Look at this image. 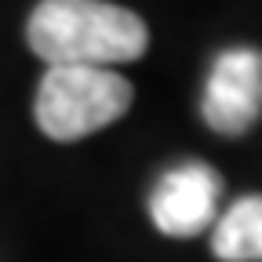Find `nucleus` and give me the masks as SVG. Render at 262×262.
I'll list each match as a JSON object with an SVG mask.
<instances>
[{"mask_svg": "<svg viewBox=\"0 0 262 262\" xmlns=\"http://www.w3.org/2000/svg\"><path fill=\"white\" fill-rule=\"evenodd\" d=\"M26 44L44 66H113L135 62L149 48L146 22L110 0H40L29 11Z\"/></svg>", "mask_w": 262, "mask_h": 262, "instance_id": "obj_1", "label": "nucleus"}, {"mask_svg": "<svg viewBox=\"0 0 262 262\" xmlns=\"http://www.w3.org/2000/svg\"><path fill=\"white\" fill-rule=\"evenodd\" d=\"M131 102H135V88L117 70L48 66L33 98V120L48 139L77 142L120 120Z\"/></svg>", "mask_w": 262, "mask_h": 262, "instance_id": "obj_2", "label": "nucleus"}, {"mask_svg": "<svg viewBox=\"0 0 262 262\" xmlns=\"http://www.w3.org/2000/svg\"><path fill=\"white\" fill-rule=\"evenodd\" d=\"M222 201V175L208 160H182L149 189V219L164 237H196L215 226Z\"/></svg>", "mask_w": 262, "mask_h": 262, "instance_id": "obj_3", "label": "nucleus"}, {"mask_svg": "<svg viewBox=\"0 0 262 262\" xmlns=\"http://www.w3.org/2000/svg\"><path fill=\"white\" fill-rule=\"evenodd\" d=\"M201 117L219 135H244L262 117V51L258 48H226L204 84Z\"/></svg>", "mask_w": 262, "mask_h": 262, "instance_id": "obj_4", "label": "nucleus"}, {"mask_svg": "<svg viewBox=\"0 0 262 262\" xmlns=\"http://www.w3.org/2000/svg\"><path fill=\"white\" fill-rule=\"evenodd\" d=\"M211 255L219 262H262V193L241 196L215 219Z\"/></svg>", "mask_w": 262, "mask_h": 262, "instance_id": "obj_5", "label": "nucleus"}]
</instances>
